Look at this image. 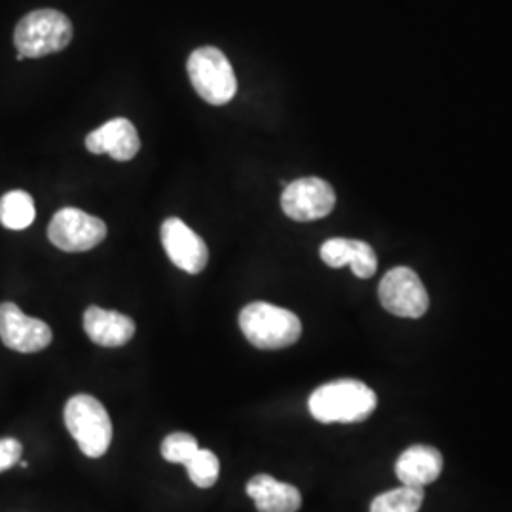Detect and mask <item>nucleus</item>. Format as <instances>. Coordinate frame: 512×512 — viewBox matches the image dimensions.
Segmentation results:
<instances>
[{"mask_svg":"<svg viewBox=\"0 0 512 512\" xmlns=\"http://www.w3.org/2000/svg\"><path fill=\"white\" fill-rule=\"evenodd\" d=\"M378 404L376 393L359 380H336L317 387L311 393L310 414L321 423H357L365 421Z\"/></svg>","mask_w":512,"mask_h":512,"instance_id":"1","label":"nucleus"},{"mask_svg":"<svg viewBox=\"0 0 512 512\" xmlns=\"http://www.w3.org/2000/svg\"><path fill=\"white\" fill-rule=\"evenodd\" d=\"M239 329L258 349H285L302 336V323L293 311L268 302H253L239 313Z\"/></svg>","mask_w":512,"mask_h":512,"instance_id":"2","label":"nucleus"},{"mask_svg":"<svg viewBox=\"0 0 512 512\" xmlns=\"http://www.w3.org/2000/svg\"><path fill=\"white\" fill-rule=\"evenodd\" d=\"M73 40V23L63 12L40 8L19 19L14 44L23 57H46L65 50Z\"/></svg>","mask_w":512,"mask_h":512,"instance_id":"3","label":"nucleus"},{"mask_svg":"<svg viewBox=\"0 0 512 512\" xmlns=\"http://www.w3.org/2000/svg\"><path fill=\"white\" fill-rule=\"evenodd\" d=\"M188 76L196 93L209 105H226L238 93V80L228 57L219 48L203 46L194 50L188 63Z\"/></svg>","mask_w":512,"mask_h":512,"instance_id":"4","label":"nucleus"},{"mask_svg":"<svg viewBox=\"0 0 512 512\" xmlns=\"http://www.w3.org/2000/svg\"><path fill=\"white\" fill-rule=\"evenodd\" d=\"M65 425L88 458H103L112 440L109 412L92 395H74L65 406Z\"/></svg>","mask_w":512,"mask_h":512,"instance_id":"5","label":"nucleus"},{"mask_svg":"<svg viewBox=\"0 0 512 512\" xmlns=\"http://www.w3.org/2000/svg\"><path fill=\"white\" fill-rule=\"evenodd\" d=\"M378 298L385 311L397 317L420 319L429 310V294L420 275L408 266L389 270L380 281Z\"/></svg>","mask_w":512,"mask_h":512,"instance_id":"6","label":"nucleus"},{"mask_svg":"<svg viewBox=\"0 0 512 512\" xmlns=\"http://www.w3.org/2000/svg\"><path fill=\"white\" fill-rule=\"evenodd\" d=\"M107 238V224L76 207L57 211L48 226V239L65 253H86Z\"/></svg>","mask_w":512,"mask_h":512,"instance_id":"7","label":"nucleus"},{"mask_svg":"<svg viewBox=\"0 0 512 512\" xmlns=\"http://www.w3.org/2000/svg\"><path fill=\"white\" fill-rule=\"evenodd\" d=\"M336 192L319 177H302L285 186L281 194V209L289 219L311 222L325 219L334 211Z\"/></svg>","mask_w":512,"mask_h":512,"instance_id":"8","label":"nucleus"},{"mask_svg":"<svg viewBox=\"0 0 512 512\" xmlns=\"http://www.w3.org/2000/svg\"><path fill=\"white\" fill-rule=\"evenodd\" d=\"M52 329L35 317L25 315L14 302L0 304V340L19 353H37L52 344Z\"/></svg>","mask_w":512,"mask_h":512,"instance_id":"9","label":"nucleus"},{"mask_svg":"<svg viewBox=\"0 0 512 512\" xmlns=\"http://www.w3.org/2000/svg\"><path fill=\"white\" fill-rule=\"evenodd\" d=\"M162 245L169 260L188 274H202L209 262L205 241L177 217L162 224Z\"/></svg>","mask_w":512,"mask_h":512,"instance_id":"10","label":"nucleus"},{"mask_svg":"<svg viewBox=\"0 0 512 512\" xmlns=\"http://www.w3.org/2000/svg\"><path fill=\"white\" fill-rule=\"evenodd\" d=\"M86 148L92 154H109L116 162H129L137 156L141 139L128 118H114L86 137Z\"/></svg>","mask_w":512,"mask_h":512,"instance_id":"11","label":"nucleus"},{"mask_svg":"<svg viewBox=\"0 0 512 512\" xmlns=\"http://www.w3.org/2000/svg\"><path fill=\"white\" fill-rule=\"evenodd\" d=\"M321 260L330 268L351 266L353 274L370 279L378 270L374 249L361 239L332 238L321 245Z\"/></svg>","mask_w":512,"mask_h":512,"instance_id":"12","label":"nucleus"},{"mask_svg":"<svg viewBox=\"0 0 512 512\" xmlns=\"http://www.w3.org/2000/svg\"><path fill=\"white\" fill-rule=\"evenodd\" d=\"M84 330L93 344L103 348H122L135 334L133 319L120 311L90 306L84 313Z\"/></svg>","mask_w":512,"mask_h":512,"instance_id":"13","label":"nucleus"},{"mask_svg":"<svg viewBox=\"0 0 512 512\" xmlns=\"http://www.w3.org/2000/svg\"><path fill=\"white\" fill-rule=\"evenodd\" d=\"M442 467H444V459L437 448L418 444V446L406 448L399 456L395 473L403 482V486L423 488L439 478Z\"/></svg>","mask_w":512,"mask_h":512,"instance_id":"14","label":"nucleus"},{"mask_svg":"<svg viewBox=\"0 0 512 512\" xmlns=\"http://www.w3.org/2000/svg\"><path fill=\"white\" fill-rule=\"evenodd\" d=\"M247 494L255 501L258 512H296L302 507L300 490L270 475L253 476L247 484Z\"/></svg>","mask_w":512,"mask_h":512,"instance_id":"15","label":"nucleus"},{"mask_svg":"<svg viewBox=\"0 0 512 512\" xmlns=\"http://www.w3.org/2000/svg\"><path fill=\"white\" fill-rule=\"evenodd\" d=\"M35 215V200L25 190H10L0 198V224L8 230L29 228Z\"/></svg>","mask_w":512,"mask_h":512,"instance_id":"16","label":"nucleus"},{"mask_svg":"<svg viewBox=\"0 0 512 512\" xmlns=\"http://www.w3.org/2000/svg\"><path fill=\"white\" fill-rule=\"evenodd\" d=\"M423 497V488L401 486L374 497L370 512H420Z\"/></svg>","mask_w":512,"mask_h":512,"instance_id":"17","label":"nucleus"},{"mask_svg":"<svg viewBox=\"0 0 512 512\" xmlns=\"http://www.w3.org/2000/svg\"><path fill=\"white\" fill-rule=\"evenodd\" d=\"M190 480L198 488H211L215 486L220 473V463L217 456L211 450H198L190 461L184 465Z\"/></svg>","mask_w":512,"mask_h":512,"instance_id":"18","label":"nucleus"},{"mask_svg":"<svg viewBox=\"0 0 512 512\" xmlns=\"http://www.w3.org/2000/svg\"><path fill=\"white\" fill-rule=\"evenodd\" d=\"M200 450L198 440L188 433H173L165 437L162 442V456L169 463H183L186 465L190 458Z\"/></svg>","mask_w":512,"mask_h":512,"instance_id":"19","label":"nucleus"},{"mask_svg":"<svg viewBox=\"0 0 512 512\" xmlns=\"http://www.w3.org/2000/svg\"><path fill=\"white\" fill-rule=\"evenodd\" d=\"M23 454V446L16 439H0V473L12 469L19 463Z\"/></svg>","mask_w":512,"mask_h":512,"instance_id":"20","label":"nucleus"}]
</instances>
